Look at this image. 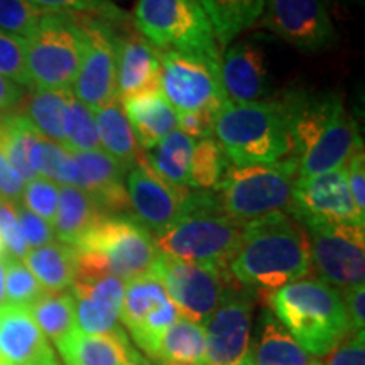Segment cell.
Masks as SVG:
<instances>
[{
	"label": "cell",
	"mask_w": 365,
	"mask_h": 365,
	"mask_svg": "<svg viewBox=\"0 0 365 365\" xmlns=\"http://www.w3.org/2000/svg\"><path fill=\"white\" fill-rule=\"evenodd\" d=\"M312 271L308 234L286 212L244 223L237 252L228 272L240 287L271 294L279 287L307 277Z\"/></svg>",
	"instance_id": "obj_1"
},
{
	"label": "cell",
	"mask_w": 365,
	"mask_h": 365,
	"mask_svg": "<svg viewBox=\"0 0 365 365\" xmlns=\"http://www.w3.org/2000/svg\"><path fill=\"white\" fill-rule=\"evenodd\" d=\"M294 93L250 103H228L213 135L232 166L247 168L294 159Z\"/></svg>",
	"instance_id": "obj_2"
},
{
	"label": "cell",
	"mask_w": 365,
	"mask_h": 365,
	"mask_svg": "<svg viewBox=\"0 0 365 365\" xmlns=\"http://www.w3.org/2000/svg\"><path fill=\"white\" fill-rule=\"evenodd\" d=\"M293 135L298 178L344 168L364 148L357 120L335 95L294 93Z\"/></svg>",
	"instance_id": "obj_3"
},
{
	"label": "cell",
	"mask_w": 365,
	"mask_h": 365,
	"mask_svg": "<svg viewBox=\"0 0 365 365\" xmlns=\"http://www.w3.org/2000/svg\"><path fill=\"white\" fill-rule=\"evenodd\" d=\"M277 322L312 357H327L350 335L341 291L318 277H303L267 294Z\"/></svg>",
	"instance_id": "obj_4"
},
{
	"label": "cell",
	"mask_w": 365,
	"mask_h": 365,
	"mask_svg": "<svg viewBox=\"0 0 365 365\" xmlns=\"http://www.w3.org/2000/svg\"><path fill=\"white\" fill-rule=\"evenodd\" d=\"M244 223L228 217L215 191L193 190L185 213L153 235L158 252L203 266L228 269L239 247Z\"/></svg>",
	"instance_id": "obj_5"
},
{
	"label": "cell",
	"mask_w": 365,
	"mask_h": 365,
	"mask_svg": "<svg viewBox=\"0 0 365 365\" xmlns=\"http://www.w3.org/2000/svg\"><path fill=\"white\" fill-rule=\"evenodd\" d=\"M73 249L76 274H112L124 282L150 272L159 255L153 234L132 215L100 218Z\"/></svg>",
	"instance_id": "obj_6"
},
{
	"label": "cell",
	"mask_w": 365,
	"mask_h": 365,
	"mask_svg": "<svg viewBox=\"0 0 365 365\" xmlns=\"http://www.w3.org/2000/svg\"><path fill=\"white\" fill-rule=\"evenodd\" d=\"M296 180V159L247 168L230 164L213 191L228 217L240 223H247L271 213H287Z\"/></svg>",
	"instance_id": "obj_7"
},
{
	"label": "cell",
	"mask_w": 365,
	"mask_h": 365,
	"mask_svg": "<svg viewBox=\"0 0 365 365\" xmlns=\"http://www.w3.org/2000/svg\"><path fill=\"white\" fill-rule=\"evenodd\" d=\"M132 22L159 53L222 59L213 27L198 0H137Z\"/></svg>",
	"instance_id": "obj_8"
},
{
	"label": "cell",
	"mask_w": 365,
	"mask_h": 365,
	"mask_svg": "<svg viewBox=\"0 0 365 365\" xmlns=\"http://www.w3.org/2000/svg\"><path fill=\"white\" fill-rule=\"evenodd\" d=\"M26 41L33 90H71L86 43L78 17L46 12L36 33Z\"/></svg>",
	"instance_id": "obj_9"
},
{
	"label": "cell",
	"mask_w": 365,
	"mask_h": 365,
	"mask_svg": "<svg viewBox=\"0 0 365 365\" xmlns=\"http://www.w3.org/2000/svg\"><path fill=\"white\" fill-rule=\"evenodd\" d=\"M150 272L161 281L181 317L205 325L237 282L228 269H218L158 255Z\"/></svg>",
	"instance_id": "obj_10"
},
{
	"label": "cell",
	"mask_w": 365,
	"mask_h": 365,
	"mask_svg": "<svg viewBox=\"0 0 365 365\" xmlns=\"http://www.w3.org/2000/svg\"><path fill=\"white\" fill-rule=\"evenodd\" d=\"M222 59L203 54L161 53V93L178 113L212 108L222 112L228 98L222 83Z\"/></svg>",
	"instance_id": "obj_11"
},
{
	"label": "cell",
	"mask_w": 365,
	"mask_h": 365,
	"mask_svg": "<svg viewBox=\"0 0 365 365\" xmlns=\"http://www.w3.org/2000/svg\"><path fill=\"white\" fill-rule=\"evenodd\" d=\"M309 242L312 266L319 279L339 291L364 284L365 227L360 225H304Z\"/></svg>",
	"instance_id": "obj_12"
},
{
	"label": "cell",
	"mask_w": 365,
	"mask_h": 365,
	"mask_svg": "<svg viewBox=\"0 0 365 365\" xmlns=\"http://www.w3.org/2000/svg\"><path fill=\"white\" fill-rule=\"evenodd\" d=\"M287 213L303 227L312 223L365 227V215L359 212L350 195L345 166L298 178Z\"/></svg>",
	"instance_id": "obj_13"
},
{
	"label": "cell",
	"mask_w": 365,
	"mask_h": 365,
	"mask_svg": "<svg viewBox=\"0 0 365 365\" xmlns=\"http://www.w3.org/2000/svg\"><path fill=\"white\" fill-rule=\"evenodd\" d=\"M180 317L161 281L153 272L125 282L120 318L132 340L150 360L176 318Z\"/></svg>",
	"instance_id": "obj_14"
},
{
	"label": "cell",
	"mask_w": 365,
	"mask_h": 365,
	"mask_svg": "<svg viewBox=\"0 0 365 365\" xmlns=\"http://www.w3.org/2000/svg\"><path fill=\"white\" fill-rule=\"evenodd\" d=\"M78 19L85 29L86 43L78 75L73 81L71 93L76 100L95 110L117 100V53L113 43L115 21L95 19V17H78Z\"/></svg>",
	"instance_id": "obj_15"
},
{
	"label": "cell",
	"mask_w": 365,
	"mask_h": 365,
	"mask_svg": "<svg viewBox=\"0 0 365 365\" xmlns=\"http://www.w3.org/2000/svg\"><path fill=\"white\" fill-rule=\"evenodd\" d=\"M255 293L237 286L205 323L202 365H239L249 349Z\"/></svg>",
	"instance_id": "obj_16"
},
{
	"label": "cell",
	"mask_w": 365,
	"mask_h": 365,
	"mask_svg": "<svg viewBox=\"0 0 365 365\" xmlns=\"http://www.w3.org/2000/svg\"><path fill=\"white\" fill-rule=\"evenodd\" d=\"M261 17L262 27L301 51H322L336 39L323 0H266Z\"/></svg>",
	"instance_id": "obj_17"
},
{
	"label": "cell",
	"mask_w": 365,
	"mask_h": 365,
	"mask_svg": "<svg viewBox=\"0 0 365 365\" xmlns=\"http://www.w3.org/2000/svg\"><path fill=\"white\" fill-rule=\"evenodd\" d=\"M132 217L153 235L163 232L188 208L193 190L175 186L161 180L150 170L148 161L137 163L125 173Z\"/></svg>",
	"instance_id": "obj_18"
},
{
	"label": "cell",
	"mask_w": 365,
	"mask_h": 365,
	"mask_svg": "<svg viewBox=\"0 0 365 365\" xmlns=\"http://www.w3.org/2000/svg\"><path fill=\"white\" fill-rule=\"evenodd\" d=\"M117 53V100L161 91V53L135 29L132 17L113 22Z\"/></svg>",
	"instance_id": "obj_19"
},
{
	"label": "cell",
	"mask_w": 365,
	"mask_h": 365,
	"mask_svg": "<svg viewBox=\"0 0 365 365\" xmlns=\"http://www.w3.org/2000/svg\"><path fill=\"white\" fill-rule=\"evenodd\" d=\"M76 164V188L93 200L105 217L132 215L125 188V168L102 149L73 154Z\"/></svg>",
	"instance_id": "obj_20"
},
{
	"label": "cell",
	"mask_w": 365,
	"mask_h": 365,
	"mask_svg": "<svg viewBox=\"0 0 365 365\" xmlns=\"http://www.w3.org/2000/svg\"><path fill=\"white\" fill-rule=\"evenodd\" d=\"M124 289L125 282L112 274H76L70 287L76 328L83 333H107L117 328Z\"/></svg>",
	"instance_id": "obj_21"
},
{
	"label": "cell",
	"mask_w": 365,
	"mask_h": 365,
	"mask_svg": "<svg viewBox=\"0 0 365 365\" xmlns=\"http://www.w3.org/2000/svg\"><path fill=\"white\" fill-rule=\"evenodd\" d=\"M0 360L7 365H61L29 309L14 304L0 308Z\"/></svg>",
	"instance_id": "obj_22"
},
{
	"label": "cell",
	"mask_w": 365,
	"mask_h": 365,
	"mask_svg": "<svg viewBox=\"0 0 365 365\" xmlns=\"http://www.w3.org/2000/svg\"><path fill=\"white\" fill-rule=\"evenodd\" d=\"M222 83L230 103H250L269 93V66L266 53L252 41H240L227 49L220 63Z\"/></svg>",
	"instance_id": "obj_23"
},
{
	"label": "cell",
	"mask_w": 365,
	"mask_h": 365,
	"mask_svg": "<svg viewBox=\"0 0 365 365\" xmlns=\"http://www.w3.org/2000/svg\"><path fill=\"white\" fill-rule=\"evenodd\" d=\"M56 350L65 365H137L144 359L122 327L107 333H83L75 328L58 341Z\"/></svg>",
	"instance_id": "obj_24"
},
{
	"label": "cell",
	"mask_w": 365,
	"mask_h": 365,
	"mask_svg": "<svg viewBox=\"0 0 365 365\" xmlns=\"http://www.w3.org/2000/svg\"><path fill=\"white\" fill-rule=\"evenodd\" d=\"M240 365H317L269 308L259 314L254 335Z\"/></svg>",
	"instance_id": "obj_25"
},
{
	"label": "cell",
	"mask_w": 365,
	"mask_h": 365,
	"mask_svg": "<svg viewBox=\"0 0 365 365\" xmlns=\"http://www.w3.org/2000/svg\"><path fill=\"white\" fill-rule=\"evenodd\" d=\"M137 143L145 153L178 129V112L161 91L120 102Z\"/></svg>",
	"instance_id": "obj_26"
},
{
	"label": "cell",
	"mask_w": 365,
	"mask_h": 365,
	"mask_svg": "<svg viewBox=\"0 0 365 365\" xmlns=\"http://www.w3.org/2000/svg\"><path fill=\"white\" fill-rule=\"evenodd\" d=\"M95 124H97L98 140L102 144V150L108 156L115 159L129 171L137 163H143L145 154L137 143L132 127L127 120L124 108L118 100L95 108Z\"/></svg>",
	"instance_id": "obj_27"
},
{
	"label": "cell",
	"mask_w": 365,
	"mask_h": 365,
	"mask_svg": "<svg viewBox=\"0 0 365 365\" xmlns=\"http://www.w3.org/2000/svg\"><path fill=\"white\" fill-rule=\"evenodd\" d=\"M103 217L85 191L76 186H61L51 223L54 239L73 247Z\"/></svg>",
	"instance_id": "obj_28"
},
{
	"label": "cell",
	"mask_w": 365,
	"mask_h": 365,
	"mask_svg": "<svg viewBox=\"0 0 365 365\" xmlns=\"http://www.w3.org/2000/svg\"><path fill=\"white\" fill-rule=\"evenodd\" d=\"M22 262L34 274L44 291H68L76 276V252L71 245L51 242L43 247L31 249Z\"/></svg>",
	"instance_id": "obj_29"
},
{
	"label": "cell",
	"mask_w": 365,
	"mask_h": 365,
	"mask_svg": "<svg viewBox=\"0 0 365 365\" xmlns=\"http://www.w3.org/2000/svg\"><path fill=\"white\" fill-rule=\"evenodd\" d=\"M71 90H34L24 115L44 139L65 145L70 125Z\"/></svg>",
	"instance_id": "obj_30"
},
{
	"label": "cell",
	"mask_w": 365,
	"mask_h": 365,
	"mask_svg": "<svg viewBox=\"0 0 365 365\" xmlns=\"http://www.w3.org/2000/svg\"><path fill=\"white\" fill-rule=\"evenodd\" d=\"M213 27L218 48H227L261 19L266 0H198Z\"/></svg>",
	"instance_id": "obj_31"
},
{
	"label": "cell",
	"mask_w": 365,
	"mask_h": 365,
	"mask_svg": "<svg viewBox=\"0 0 365 365\" xmlns=\"http://www.w3.org/2000/svg\"><path fill=\"white\" fill-rule=\"evenodd\" d=\"M195 144V139L176 129L145 153V161L161 180L170 185L188 188Z\"/></svg>",
	"instance_id": "obj_32"
},
{
	"label": "cell",
	"mask_w": 365,
	"mask_h": 365,
	"mask_svg": "<svg viewBox=\"0 0 365 365\" xmlns=\"http://www.w3.org/2000/svg\"><path fill=\"white\" fill-rule=\"evenodd\" d=\"M205 357V325L178 317L164 333L154 357L156 365H202Z\"/></svg>",
	"instance_id": "obj_33"
},
{
	"label": "cell",
	"mask_w": 365,
	"mask_h": 365,
	"mask_svg": "<svg viewBox=\"0 0 365 365\" xmlns=\"http://www.w3.org/2000/svg\"><path fill=\"white\" fill-rule=\"evenodd\" d=\"M39 139L38 130L22 112L16 110L0 118V148L26 182L38 178L33 170V156Z\"/></svg>",
	"instance_id": "obj_34"
},
{
	"label": "cell",
	"mask_w": 365,
	"mask_h": 365,
	"mask_svg": "<svg viewBox=\"0 0 365 365\" xmlns=\"http://www.w3.org/2000/svg\"><path fill=\"white\" fill-rule=\"evenodd\" d=\"M27 309L33 314L34 322L38 323L46 339L51 340L54 345L76 328L75 298L70 289L59 293L44 291L43 296Z\"/></svg>",
	"instance_id": "obj_35"
},
{
	"label": "cell",
	"mask_w": 365,
	"mask_h": 365,
	"mask_svg": "<svg viewBox=\"0 0 365 365\" xmlns=\"http://www.w3.org/2000/svg\"><path fill=\"white\" fill-rule=\"evenodd\" d=\"M230 161L217 139L208 137V139L196 140L193 158H191L188 188L213 191L222 181Z\"/></svg>",
	"instance_id": "obj_36"
},
{
	"label": "cell",
	"mask_w": 365,
	"mask_h": 365,
	"mask_svg": "<svg viewBox=\"0 0 365 365\" xmlns=\"http://www.w3.org/2000/svg\"><path fill=\"white\" fill-rule=\"evenodd\" d=\"M33 170L36 176L48 178L59 186L76 185V164L73 154L44 137H41L34 149Z\"/></svg>",
	"instance_id": "obj_37"
},
{
	"label": "cell",
	"mask_w": 365,
	"mask_h": 365,
	"mask_svg": "<svg viewBox=\"0 0 365 365\" xmlns=\"http://www.w3.org/2000/svg\"><path fill=\"white\" fill-rule=\"evenodd\" d=\"M63 148L70 154L100 149L93 110L76 100L75 95L70 100V125H68L66 143Z\"/></svg>",
	"instance_id": "obj_38"
},
{
	"label": "cell",
	"mask_w": 365,
	"mask_h": 365,
	"mask_svg": "<svg viewBox=\"0 0 365 365\" xmlns=\"http://www.w3.org/2000/svg\"><path fill=\"white\" fill-rule=\"evenodd\" d=\"M44 289L21 259L6 257V304L29 308Z\"/></svg>",
	"instance_id": "obj_39"
},
{
	"label": "cell",
	"mask_w": 365,
	"mask_h": 365,
	"mask_svg": "<svg viewBox=\"0 0 365 365\" xmlns=\"http://www.w3.org/2000/svg\"><path fill=\"white\" fill-rule=\"evenodd\" d=\"M31 2L43 12L68 14L73 17L117 21L127 16L112 0H31Z\"/></svg>",
	"instance_id": "obj_40"
},
{
	"label": "cell",
	"mask_w": 365,
	"mask_h": 365,
	"mask_svg": "<svg viewBox=\"0 0 365 365\" xmlns=\"http://www.w3.org/2000/svg\"><path fill=\"white\" fill-rule=\"evenodd\" d=\"M44 14L31 0H0V31L29 39Z\"/></svg>",
	"instance_id": "obj_41"
},
{
	"label": "cell",
	"mask_w": 365,
	"mask_h": 365,
	"mask_svg": "<svg viewBox=\"0 0 365 365\" xmlns=\"http://www.w3.org/2000/svg\"><path fill=\"white\" fill-rule=\"evenodd\" d=\"M27 41L0 31V75L22 88L33 90L26 59Z\"/></svg>",
	"instance_id": "obj_42"
},
{
	"label": "cell",
	"mask_w": 365,
	"mask_h": 365,
	"mask_svg": "<svg viewBox=\"0 0 365 365\" xmlns=\"http://www.w3.org/2000/svg\"><path fill=\"white\" fill-rule=\"evenodd\" d=\"M59 188L61 186L51 180H48V178H34V180L26 182L24 191H22L21 205L29 210V212H33L34 215L53 223L54 213H56L58 208Z\"/></svg>",
	"instance_id": "obj_43"
},
{
	"label": "cell",
	"mask_w": 365,
	"mask_h": 365,
	"mask_svg": "<svg viewBox=\"0 0 365 365\" xmlns=\"http://www.w3.org/2000/svg\"><path fill=\"white\" fill-rule=\"evenodd\" d=\"M0 237L6 245L7 255H11V257L22 261L29 252V245L26 244L19 220H17L16 205L6 202V200H0Z\"/></svg>",
	"instance_id": "obj_44"
},
{
	"label": "cell",
	"mask_w": 365,
	"mask_h": 365,
	"mask_svg": "<svg viewBox=\"0 0 365 365\" xmlns=\"http://www.w3.org/2000/svg\"><path fill=\"white\" fill-rule=\"evenodd\" d=\"M16 213L26 244L29 245V250L43 247V245L54 242V232L51 223L46 222L44 218L34 215L33 212L22 207L21 203L16 205Z\"/></svg>",
	"instance_id": "obj_45"
},
{
	"label": "cell",
	"mask_w": 365,
	"mask_h": 365,
	"mask_svg": "<svg viewBox=\"0 0 365 365\" xmlns=\"http://www.w3.org/2000/svg\"><path fill=\"white\" fill-rule=\"evenodd\" d=\"M218 115H220V112L212 110V108L178 113V130H181L182 134L195 140L208 139V137H213V132H215Z\"/></svg>",
	"instance_id": "obj_46"
},
{
	"label": "cell",
	"mask_w": 365,
	"mask_h": 365,
	"mask_svg": "<svg viewBox=\"0 0 365 365\" xmlns=\"http://www.w3.org/2000/svg\"><path fill=\"white\" fill-rule=\"evenodd\" d=\"M346 181L352 195L355 207L362 215H365V154L364 148L355 150L345 164Z\"/></svg>",
	"instance_id": "obj_47"
},
{
	"label": "cell",
	"mask_w": 365,
	"mask_h": 365,
	"mask_svg": "<svg viewBox=\"0 0 365 365\" xmlns=\"http://www.w3.org/2000/svg\"><path fill=\"white\" fill-rule=\"evenodd\" d=\"M327 357V365H365L364 331L352 333V336H346Z\"/></svg>",
	"instance_id": "obj_48"
},
{
	"label": "cell",
	"mask_w": 365,
	"mask_h": 365,
	"mask_svg": "<svg viewBox=\"0 0 365 365\" xmlns=\"http://www.w3.org/2000/svg\"><path fill=\"white\" fill-rule=\"evenodd\" d=\"M26 181L9 163L2 148H0V200H6L14 205L21 203L22 191H24Z\"/></svg>",
	"instance_id": "obj_49"
},
{
	"label": "cell",
	"mask_w": 365,
	"mask_h": 365,
	"mask_svg": "<svg viewBox=\"0 0 365 365\" xmlns=\"http://www.w3.org/2000/svg\"><path fill=\"white\" fill-rule=\"evenodd\" d=\"M350 333L364 331L365 327V286L359 284L341 291Z\"/></svg>",
	"instance_id": "obj_50"
},
{
	"label": "cell",
	"mask_w": 365,
	"mask_h": 365,
	"mask_svg": "<svg viewBox=\"0 0 365 365\" xmlns=\"http://www.w3.org/2000/svg\"><path fill=\"white\" fill-rule=\"evenodd\" d=\"M26 97V90L12 80L0 75V118L16 112Z\"/></svg>",
	"instance_id": "obj_51"
},
{
	"label": "cell",
	"mask_w": 365,
	"mask_h": 365,
	"mask_svg": "<svg viewBox=\"0 0 365 365\" xmlns=\"http://www.w3.org/2000/svg\"><path fill=\"white\" fill-rule=\"evenodd\" d=\"M6 257H0V308L6 304Z\"/></svg>",
	"instance_id": "obj_52"
},
{
	"label": "cell",
	"mask_w": 365,
	"mask_h": 365,
	"mask_svg": "<svg viewBox=\"0 0 365 365\" xmlns=\"http://www.w3.org/2000/svg\"><path fill=\"white\" fill-rule=\"evenodd\" d=\"M4 255H7V250H6V245H4L2 237H0V257H4Z\"/></svg>",
	"instance_id": "obj_53"
},
{
	"label": "cell",
	"mask_w": 365,
	"mask_h": 365,
	"mask_svg": "<svg viewBox=\"0 0 365 365\" xmlns=\"http://www.w3.org/2000/svg\"><path fill=\"white\" fill-rule=\"evenodd\" d=\"M323 2H350V0H323Z\"/></svg>",
	"instance_id": "obj_54"
},
{
	"label": "cell",
	"mask_w": 365,
	"mask_h": 365,
	"mask_svg": "<svg viewBox=\"0 0 365 365\" xmlns=\"http://www.w3.org/2000/svg\"><path fill=\"white\" fill-rule=\"evenodd\" d=\"M137 365H150L149 362H148V360H145V359H143V360H140V362L139 364H137Z\"/></svg>",
	"instance_id": "obj_55"
},
{
	"label": "cell",
	"mask_w": 365,
	"mask_h": 365,
	"mask_svg": "<svg viewBox=\"0 0 365 365\" xmlns=\"http://www.w3.org/2000/svg\"><path fill=\"white\" fill-rule=\"evenodd\" d=\"M0 365H7V364H4V362H0Z\"/></svg>",
	"instance_id": "obj_56"
},
{
	"label": "cell",
	"mask_w": 365,
	"mask_h": 365,
	"mask_svg": "<svg viewBox=\"0 0 365 365\" xmlns=\"http://www.w3.org/2000/svg\"><path fill=\"white\" fill-rule=\"evenodd\" d=\"M0 362H2V360H0Z\"/></svg>",
	"instance_id": "obj_57"
},
{
	"label": "cell",
	"mask_w": 365,
	"mask_h": 365,
	"mask_svg": "<svg viewBox=\"0 0 365 365\" xmlns=\"http://www.w3.org/2000/svg\"><path fill=\"white\" fill-rule=\"evenodd\" d=\"M239 365H240V364H239Z\"/></svg>",
	"instance_id": "obj_58"
}]
</instances>
